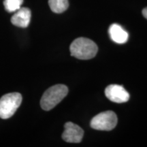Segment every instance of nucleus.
I'll return each instance as SVG.
<instances>
[{"label": "nucleus", "mask_w": 147, "mask_h": 147, "mask_svg": "<svg viewBox=\"0 0 147 147\" xmlns=\"http://www.w3.org/2000/svg\"><path fill=\"white\" fill-rule=\"evenodd\" d=\"M117 115L113 111L102 112L91 119L90 125L93 129L101 131H110L117 124Z\"/></svg>", "instance_id": "nucleus-4"}, {"label": "nucleus", "mask_w": 147, "mask_h": 147, "mask_svg": "<svg viewBox=\"0 0 147 147\" xmlns=\"http://www.w3.org/2000/svg\"><path fill=\"white\" fill-rule=\"evenodd\" d=\"M49 5L55 13L60 14L68 8V0H49Z\"/></svg>", "instance_id": "nucleus-9"}, {"label": "nucleus", "mask_w": 147, "mask_h": 147, "mask_svg": "<svg viewBox=\"0 0 147 147\" xmlns=\"http://www.w3.org/2000/svg\"><path fill=\"white\" fill-rule=\"evenodd\" d=\"M23 0H4L3 5L5 9L8 12H14L21 8Z\"/></svg>", "instance_id": "nucleus-10"}, {"label": "nucleus", "mask_w": 147, "mask_h": 147, "mask_svg": "<svg viewBox=\"0 0 147 147\" xmlns=\"http://www.w3.org/2000/svg\"><path fill=\"white\" fill-rule=\"evenodd\" d=\"M109 35L111 40L117 44H124L129 38L128 33L119 24L114 23L109 27Z\"/></svg>", "instance_id": "nucleus-8"}, {"label": "nucleus", "mask_w": 147, "mask_h": 147, "mask_svg": "<svg viewBox=\"0 0 147 147\" xmlns=\"http://www.w3.org/2000/svg\"><path fill=\"white\" fill-rule=\"evenodd\" d=\"M83 136V129L78 125L71 122H67L64 125V131L62 134V138L65 142L79 143L82 141Z\"/></svg>", "instance_id": "nucleus-6"}, {"label": "nucleus", "mask_w": 147, "mask_h": 147, "mask_svg": "<svg viewBox=\"0 0 147 147\" xmlns=\"http://www.w3.org/2000/svg\"><path fill=\"white\" fill-rule=\"evenodd\" d=\"M32 17V12L28 8H21L16 10L11 18V23L16 27L26 28L29 26Z\"/></svg>", "instance_id": "nucleus-7"}, {"label": "nucleus", "mask_w": 147, "mask_h": 147, "mask_svg": "<svg viewBox=\"0 0 147 147\" xmlns=\"http://www.w3.org/2000/svg\"><path fill=\"white\" fill-rule=\"evenodd\" d=\"M22 95L19 93H10L0 99V118L7 119L12 117L21 106Z\"/></svg>", "instance_id": "nucleus-3"}, {"label": "nucleus", "mask_w": 147, "mask_h": 147, "mask_svg": "<svg viewBox=\"0 0 147 147\" xmlns=\"http://www.w3.org/2000/svg\"><path fill=\"white\" fill-rule=\"evenodd\" d=\"M142 14H143V16H144V17L147 19V8H145L143 9Z\"/></svg>", "instance_id": "nucleus-11"}, {"label": "nucleus", "mask_w": 147, "mask_h": 147, "mask_svg": "<svg viewBox=\"0 0 147 147\" xmlns=\"http://www.w3.org/2000/svg\"><path fill=\"white\" fill-rule=\"evenodd\" d=\"M68 93V88L64 84H56L48 89L42 95L40 105L43 110L49 111L60 103Z\"/></svg>", "instance_id": "nucleus-2"}, {"label": "nucleus", "mask_w": 147, "mask_h": 147, "mask_svg": "<svg viewBox=\"0 0 147 147\" xmlns=\"http://www.w3.org/2000/svg\"><path fill=\"white\" fill-rule=\"evenodd\" d=\"M105 95L108 100L115 103H125L129 100L127 90L119 84H110L105 89Z\"/></svg>", "instance_id": "nucleus-5"}, {"label": "nucleus", "mask_w": 147, "mask_h": 147, "mask_svg": "<svg viewBox=\"0 0 147 147\" xmlns=\"http://www.w3.org/2000/svg\"><path fill=\"white\" fill-rule=\"evenodd\" d=\"M71 56L78 59L87 60L93 58L98 51V47L94 42L86 38H78L71 44Z\"/></svg>", "instance_id": "nucleus-1"}]
</instances>
